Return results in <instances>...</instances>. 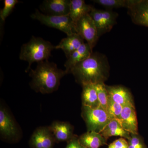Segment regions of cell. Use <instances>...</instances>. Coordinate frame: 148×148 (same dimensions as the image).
<instances>
[{
  "instance_id": "cell-1",
  "label": "cell",
  "mask_w": 148,
  "mask_h": 148,
  "mask_svg": "<svg viewBox=\"0 0 148 148\" xmlns=\"http://www.w3.org/2000/svg\"><path fill=\"white\" fill-rule=\"evenodd\" d=\"M110 71L108 57L103 53L95 52L74 67L70 73L73 74L77 83L82 86L105 83L109 77Z\"/></svg>"
},
{
  "instance_id": "cell-2",
  "label": "cell",
  "mask_w": 148,
  "mask_h": 148,
  "mask_svg": "<svg viewBox=\"0 0 148 148\" xmlns=\"http://www.w3.org/2000/svg\"><path fill=\"white\" fill-rule=\"evenodd\" d=\"M66 71L58 69L57 65L47 61L38 63L35 70L31 69V87L37 92L49 94L58 90L61 79L66 75Z\"/></svg>"
},
{
  "instance_id": "cell-3",
  "label": "cell",
  "mask_w": 148,
  "mask_h": 148,
  "mask_svg": "<svg viewBox=\"0 0 148 148\" xmlns=\"http://www.w3.org/2000/svg\"><path fill=\"white\" fill-rule=\"evenodd\" d=\"M55 47L48 41L40 37L32 36L28 42L22 45L19 54L20 60L29 63L26 72L29 71L32 64L34 62L38 63L47 61Z\"/></svg>"
},
{
  "instance_id": "cell-4",
  "label": "cell",
  "mask_w": 148,
  "mask_h": 148,
  "mask_svg": "<svg viewBox=\"0 0 148 148\" xmlns=\"http://www.w3.org/2000/svg\"><path fill=\"white\" fill-rule=\"evenodd\" d=\"M82 116L88 132L94 131L100 133L112 120L107 111L101 106L92 108L82 106Z\"/></svg>"
},
{
  "instance_id": "cell-5",
  "label": "cell",
  "mask_w": 148,
  "mask_h": 148,
  "mask_svg": "<svg viewBox=\"0 0 148 148\" xmlns=\"http://www.w3.org/2000/svg\"><path fill=\"white\" fill-rule=\"evenodd\" d=\"M31 17L47 27H52L64 32L67 36L77 33L75 23L69 15L61 16L48 15L36 10L31 15Z\"/></svg>"
},
{
  "instance_id": "cell-6",
  "label": "cell",
  "mask_w": 148,
  "mask_h": 148,
  "mask_svg": "<svg viewBox=\"0 0 148 148\" xmlns=\"http://www.w3.org/2000/svg\"><path fill=\"white\" fill-rule=\"evenodd\" d=\"M94 21L99 38L110 32L116 24L118 14L110 9H97L92 8L89 14Z\"/></svg>"
},
{
  "instance_id": "cell-7",
  "label": "cell",
  "mask_w": 148,
  "mask_h": 148,
  "mask_svg": "<svg viewBox=\"0 0 148 148\" xmlns=\"http://www.w3.org/2000/svg\"><path fill=\"white\" fill-rule=\"evenodd\" d=\"M75 27L77 34L86 40L92 49L99 37L94 21L89 14H86L80 18L75 23Z\"/></svg>"
},
{
  "instance_id": "cell-8",
  "label": "cell",
  "mask_w": 148,
  "mask_h": 148,
  "mask_svg": "<svg viewBox=\"0 0 148 148\" xmlns=\"http://www.w3.org/2000/svg\"><path fill=\"white\" fill-rule=\"evenodd\" d=\"M0 134L1 137L8 141H15L19 137L17 125L5 108H0Z\"/></svg>"
},
{
  "instance_id": "cell-9",
  "label": "cell",
  "mask_w": 148,
  "mask_h": 148,
  "mask_svg": "<svg viewBox=\"0 0 148 148\" xmlns=\"http://www.w3.org/2000/svg\"><path fill=\"white\" fill-rule=\"evenodd\" d=\"M127 9L133 23L148 27V0H130Z\"/></svg>"
},
{
  "instance_id": "cell-10",
  "label": "cell",
  "mask_w": 148,
  "mask_h": 148,
  "mask_svg": "<svg viewBox=\"0 0 148 148\" xmlns=\"http://www.w3.org/2000/svg\"><path fill=\"white\" fill-rule=\"evenodd\" d=\"M56 143L49 127H38L33 132L29 141L31 148H53Z\"/></svg>"
},
{
  "instance_id": "cell-11",
  "label": "cell",
  "mask_w": 148,
  "mask_h": 148,
  "mask_svg": "<svg viewBox=\"0 0 148 148\" xmlns=\"http://www.w3.org/2000/svg\"><path fill=\"white\" fill-rule=\"evenodd\" d=\"M109 97L123 107L130 106L135 108L134 100L131 92L121 85L108 86L106 85Z\"/></svg>"
},
{
  "instance_id": "cell-12",
  "label": "cell",
  "mask_w": 148,
  "mask_h": 148,
  "mask_svg": "<svg viewBox=\"0 0 148 148\" xmlns=\"http://www.w3.org/2000/svg\"><path fill=\"white\" fill-rule=\"evenodd\" d=\"M71 3V0H45L40 5V9L48 15L68 16Z\"/></svg>"
},
{
  "instance_id": "cell-13",
  "label": "cell",
  "mask_w": 148,
  "mask_h": 148,
  "mask_svg": "<svg viewBox=\"0 0 148 148\" xmlns=\"http://www.w3.org/2000/svg\"><path fill=\"white\" fill-rule=\"evenodd\" d=\"M49 127L56 143H67L76 135L73 133V126L68 122L54 121Z\"/></svg>"
},
{
  "instance_id": "cell-14",
  "label": "cell",
  "mask_w": 148,
  "mask_h": 148,
  "mask_svg": "<svg viewBox=\"0 0 148 148\" xmlns=\"http://www.w3.org/2000/svg\"><path fill=\"white\" fill-rule=\"evenodd\" d=\"M119 121L123 128L130 134H138V119L135 108L130 106L123 107Z\"/></svg>"
},
{
  "instance_id": "cell-15",
  "label": "cell",
  "mask_w": 148,
  "mask_h": 148,
  "mask_svg": "<svg viewBox=\"0 0 148 148\" xmlns=\"http://www.w3.org/2000/svg\"><path fill=\"white\" fill-rule=\"evenodd\" d=\"M92 49L87 43H84L67 58L64 64L67 74L70 73L71 71L78 64L88 58L92 53Z\"/></svg>"
},
{
  "instance_id": "cell-16",
  "label": "cell",
  "mask_w": 148,
  "mask_h": 148,
  "mask_svg": "<svg viewBox=\"0 0 148 148\" xmlns=\"http://www.w3.org/2000/svg\"><path fill=\"white\" fill-rule=\"evenodd\" d=\"M84 43L82 37L77 33H75L67 36L66 38L63 39L55 48V49H62L68 58Z\"/></svg>"
},
{
  "instance_id": "cell-17",
  "label": "cell",
  "mask_w": 148,
  "mask_h": 148,
  "mask_svg": "<svg viewBox=\"0 0 148 148\" xmlns=\"http://www.w3.org/2000/svg\"><path fill=\"white\" fill-rule=\"evenodd\" d=\"M80 144L85 148H100L107 144V140L100 133L90 131L85 132L79 137Z\"/></svg>"
},
{
  "instance_id": "cell-18",
  "label": "cell",
  "mask_w": 148,
  "mask_h": 148,
  "mask_svg": "<svg viewBox=\"0 0 148 148\" xmlns=\"http://www.w3.org/2000/svg\"><path fill=\"white\" fill-rule=\"evenodd\" d=\"M82 86V106H87L92 108H96L100 107L95 84H88L83 85Z\"/></svg>"
},
{
  "instance_id": "cell-19",
  "label": "cell",
  "mask_w": 148,
  "mask_h": 148,
  "mask_svg": "<svg viewBox=\"0 0 148 148\" xmlns=\"http://www.w3.org/2000/svg\"><path fill=\"white\" fill-rule=\"evenodd\" d=\"M100 134L107 140L113 136H119L127 140L130 137V133L125 130L119 120L115 119L111 120Z\"/></svg>"
},
{
  "instance_id": "cell-20",
  "label": "cell",
  "mask_w": 148,
  "mask_h": 148,
  "mask_svg": "<svg viewBox=\"0 0 148 148\" xmlns=\"http://www.w3.org/2000/svg\"><path fill=\"white\" fill-rule=\"evenodd\" d=\"M92 8L83 0H71L69 16L76 23L83 16L89 14Z\"/></svg>"
},
{
  "instance_id": "cell-21",
  "label": "cell",
  "mask_w": 148,
  "mask_h": 148,
  "mask_svg": "<svg viewBox=\"0 0 148 148\" xmlns=\"http://www.w3.org/2000/svg\"><path fill=\"white\" fill-rule=\"evenodd\" d=\"M130 0H94L93 2L108 9L126 8L129 5Z\"/></svg>"
},
{
  "instance_id": "cell-22",
  "label": "cell",
  "mask_w": 148,
  "mask_h": 148,
  "mask_svg": "<svg viewBox=\"0 0 148 148\" xmlns=\"http://www.w3.org/2000/svg\"><path fill=\"white\" fill-rule=\"evenodd\" d=\"M97 90L98 101L100 106L106 111L109 101V95L104 83H100L95 84Z\"/></svg>"
},
{
  "instance_id": "cell-23",
  "label": "cell",
  "mask_w": 148,
  "mask_h": 148,
  "mask_svg": "<svg viewBox=\"0 0 148 148\" xmlns=\"http://www.w3.org/2000/svg\"><path fill=\"white\" fill-rule=\"evenodd\" d=\"M123 108L121 105L114 102L109 97L106 111L111 119L119 120Z\"/></svg>"
},
{
  "instance_id": "cell-24",
  "label": "cell",
  "mask_w": 148,
  "mask_h": 148,
  "mask_svg": "<svg viewBox=\"0 0 148 148\" xmlns=\"http://www.w3.org/2000/svg\"><path fill=\"white\" fill-rule=\"evenodd\" d=\"M18 2L17 0H5L4 1V7L0 11V17L3 21L5 20Z\"/></svg>"
},
{
  "instance_id": "cell-25",
  "label": "cell",
  "mask_w": 148,
  "mask_h": 148,
  "mask_svg": "<svg viewBox=\"0 0 148 148\" xmlns=\"http://www.w3.org/2000/svg\"><path fill=\"white\" fill-rule=\"evenodd\" d=\"M127 140L129 148H146L143 140L138 134H130V138Z\"/></svg>"
},
{
  "instance_id": "cell-26",
  "label": "cell",
  "mask_w": 148,
  "mask_h": 148,
  "mask_svg": "<svg viewBox=\"0 0 148 148\" xmlns=\"http://www.w3.org/2000/svg\"><path fill=\"white\" fill-rule=\"evenodd\" d=\"M108 148H129L128 141L124 138H120L111 143Z\"/></svg>"
},
{
  "instance_id": "cell-27",
  "label": "cell",
  "mask_w": 148,
  "mask_h": 148,
  "mask_svg": "<svg viewBox=\"0 0 148 148\" xmlns=\"http://www.w3.org/2000/svg\"><path fill=\"white\" fill-rule=\"evenodd\" d=\"M65 148H85L80 144L79 137L75 135L71 140L67 142Z\"/></svg>"
}]
</instances>
